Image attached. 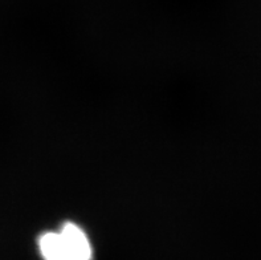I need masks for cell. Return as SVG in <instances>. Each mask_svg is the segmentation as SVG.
I'll use <instances>...</instances> for the list:
<instances>
[{"instance_id":"obj_1","label":"cell","mask_w":261,"mask_h":260,"mask_svg":"<svg viewBox=\"0 0 261 260\" xmlns=\"http://www.w3.org/2000/svg\"><path fill=\"white\" fill-rule=\"evenodd\" d=\"M41 260H93L94 250L90 238L80 224L65 222L37 238Z\"/></svg>"}]
</instances>
